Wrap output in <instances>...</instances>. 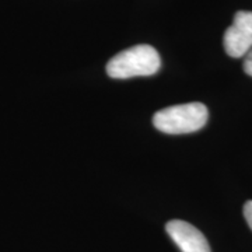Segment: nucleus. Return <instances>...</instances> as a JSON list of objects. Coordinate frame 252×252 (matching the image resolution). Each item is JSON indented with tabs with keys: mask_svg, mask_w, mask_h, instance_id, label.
Segmentation results:
<instances>
[{
	"mask_svg": "<svg viewBox=\"0 0 252 252\" xmlns=\"http://www.w3.org/2000/svg\"><path fill=\"white\" fill-rule=\"evenodd\" d=\"M209 111L202 102H189L156 112L154 126L167 135H187L198 132L206 125Z\"/></svg>",
	"mask_w": 252,
	"mask_h": 252,
	"instance_id": "nucleus-2",
	"label": "nucleus"
},
{
	"mask_svg": "<svg viewBox=\"0 0 252 252\" xmlns=\"http://www.w3.org/2000/svg\"><path fill=\"white\" fill-rule=\"evenodd\" d=\"M244 216H245V220L248 225L251 227L252 230V200H248L244 206Z\"/></svg>",
	"mask_w": 252,
	"mask_h": 252,
	"instance_id": "nucleus-6",
	"label": "nucleus"
},
{
	"mask_svg": "<svg viewBox=\"0 0 252 252\" xmlns=\"http://www.w3.org/2000/svg\"><path fill=\"white\" fill-rule=\"evenodd\" d=\"M244 58V72L252 77V49Z\"/></svg>",
	"mask_w": 252,
	"mask_h": 252,
	"instance_id": "nucleus-5",
	"label": "nucleus"
},
{
	"mask_svg": "<svg viewBox=\"0 0 252 252\" xmlns=\"http://www.w3.org/2000/svg\"><path fill=\"white\" fill-rule=\"evenodd\" d=\"M165 231L182 252H212L206 237L187 221L171 220L165 225Z\"/></svg>",
	"mask_w": 252,
	"mask_h": 252,
	"instance_id": "nucleus-4",
	"label": "nucleus"
},
{
	"mask_svg": "<svg viewBox=\"0 0 252 252\" xmlns=\"http://www.w3.org/2000/svg\"><path fill=\"white\" fill-rule=\"evenodd\" d=\"M224 49L231 58H243L252 49V11H237L234 21L225 30Z\"/></svg>",
	"mask_w": 252,
	"mask_h": 252,
	"instance_id": "nucleus-3",
	"label": "nucleus"
},
{
	"mask_svg": "<svg viewBox=\"0 0 252 252\" xmlns=\"http://www.w3.org/2000/svg\"><path fill=\"white\" fill-rule=\"evenodd\" d=\"M161 59L150 45H135L115 55L107 64V73L112 79H130L152 76L158 72Z\"/></svg>",
	"mask_w": 252,
	"mask_h": 252,
	"instance_id": "nucleus-1",
	"label": "nucleus"
}]
</instances>
